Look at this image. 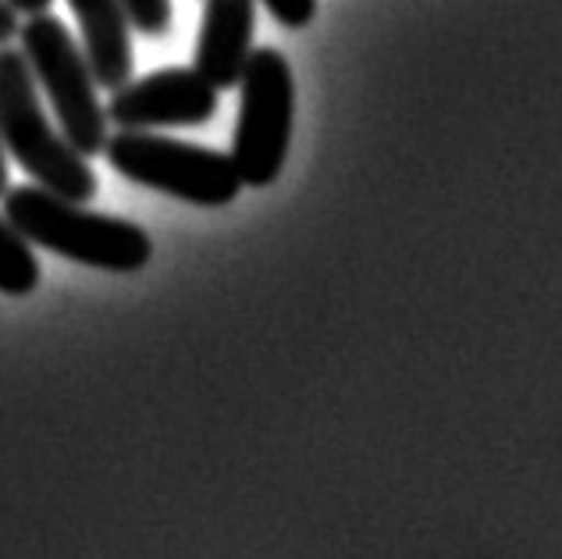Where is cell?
<instances>
[{
	"instance_id": "1",
	"label": "cell",
	"mask_w": 562,
	"mask_h": 559,
	"mask_svg": "<svg viewBox=\"0 0 562 559\" xmlns=\"http://www.w3.org/2000/svg\"><path fill=\"white\" fill-rule=\"evenodd\" d=\"M4 217L29 246L86 264L97 271L132 275L150 264V235L139 225L90 211L86 203L65 200L43 186H19L4 193Z\"/></svg>"
},
{
	"instance_id": "2",
	"label": "cell",
	"mask_w": 562,
	"mask_h": 559,
	"mask_svg": "<svg viewBox=\"0 0 562 559\" xmlns=\"http://www.w3.org/2000/svg\"><path fill=\"white\" fill-rule=\"evenodd\" d=\"M0 143L36 186L76 203H90L97 197L100 179L90 168V157H82L65 139V132L50 125L40 104L33 68L22 47L14 51L11 43L0 47Z\"/></svg>"
},
{
	"instance_id": "3",
	"label": "cell",
	"mask_w": 562,
	"mask_h": 559,
	"mask_svg": "<svg viewBox=\"0 0 562 559\" xmlns=\"http://www.w3.org/2000/svg\"><path fill=\"white\" fill-rule=\"evenodd\" d=\"M22 54L29 68H33L36 86L47 93L50 108L57 114V128L65 132V139L76 146L82 157L103 154V146L111 139V118L108 108L97 100V79L93 68L86 62V51L68 33L61 19H54L50 11L29 14V22L19 29Z\"/></svg>"
},
{
	"instance_id": "4",
	"label": "cell",
	"mask_w": 562,
	"mask_h": 559,
	"mask_svg": "<svg viewBox=\"0 0 562 559\" xmlns=\"http://www.w3.org/2000/svg\"><path fill=\"white\" fill-rule=\"evenodd\" d=\"M103 154L128 182L196 203V208H225L243 193V179L232 165V154L206 150V146L122 128L108 139Z\"/></svg>"
},
{
	"instance_id": "5",
	"label": "cell",
	"mask_w": 562,
	"mask_h": 559,
	"mask_svg": "<svg viewBox=\"0 0 562 559\" xmlns=\"http://www.w3.org/2000/svg\"><path fill=\"white\" fill-rule=\"evenodd\" d=\"M239 122L232 139V165L243 186L263 189L285 168L295 118V82L285 54L263 47L249 54L239 79Z\"/></svg>"
},
{
	"instance_id": "6",
	"label": "cell",
	"mask_w": 562,
	"mask_h": 559,
	"mask_svg": "<svg viewBox=\"0 0 562 559\" xmlns=\"http://www.w3.org/2000/svg\"><path fill=\"white\" fill-rule=\"evenodd\" d=\"M217 111V90L196 68H160L114 90L108 118L117 128H182L206 125Z\"/></svg>"
},
{
	"instance_id": "7",
	"label": "cell",
	"mask_w": 562,
	"mask_h": 559,
	"mask_svg": "<svg viewBox=\"0 0 562 559\" xmlns=\"http://www.w3.org/2000/svg\"><path fill=\"white\" fill-rule=\"evenodd\" d=\"M257 0H203L196 36V68L214 90H232L254 54Z\"/></svg>"
},
{
	"instance_id": "8",
	"label": "cell",
	"mask_w": 562,
	"mask_h": 559,
	"mask_svg": "<svg viewBox=\"0 0 562 559\" xmlns=\"http://www.w3.org/2000/svg\"><path fill=\"white\" fill-rule=\"evenodd\" d=\"M76 11L86 62L93 68V79L103 90H117L132 79V36H128V11L122 0H68Z\"/></svg>"
},
{
	"instance_id": "9",
	"label": "cell",
	"mask_w": 562,
	"mask_h": 559,
	"mask_svg": "<svg viewBox=\"0 0 562 559\" xmlns=\"http://www.w3.org/2000/svg\"><path fill=\"white\" fill-rule=\"evenodd\" d=\"M40 286V260L29 249V239L8 217H0V292L29 297Z\"/></svg>"
},
{
	"instance_id": "10",
	"label": "cell",
	"mask_w": 562,
	"mask_h": 559,
	"mask_svg": "<svg viewBox=\"0 0 562 559\" xmlns=\"http://www.w3.org/2000/svg\"><path fill=\"white\" fill-rule=\"evenodd\" d=\"M122 4L128 11V25L139 29L143 36H165L175 22L171 0H122Z\"/></svg>"
},
{
	"instance_id": "11",
	"label": "cell",
	"mask_w": 562,
	"mask_h": 559,
	"mask_svg": "<svg viewBox=\"0 0 562 559\" xmlns=\"http://www.w3.org/2000/svg\"><path fill=\"white\" fill-rule=\"evenodd\" d=\"M260 4L285 29H303L314 22V14H317V0H260Z\"/></svg>"
},
{
	"instance_id": "12",
	"label": "cell",
	"mask_w": 562,
	"mask_h": 559,
	"mask_svg": "<svg viewBox=\"0 0 562 559\" xmlns=\"http://www.w3.org/2000/svg\"><path fill=\"white\" fill-rule=\"evenodd\" d=\"M19 29H22L19 25V11H14L8 0H0V47L19 36Z\"/></svg>"
},
{
	"instance_id": "13",
	"label": "cell",
	"mask_w": 562,
	"mask_h": 559,
	"mask_svg": "<svg viewBox=\"0 0 562 559\" xmlns=\"http://www.w3.org/2000/svg\"><path fill=\"white\" fill-rule=\"evenodd\" d=\"M8 4H11L14 11H19V14H25V19H29V14H43V11H50L54 0H8Z\"/></svg>"
},
{
	"instance_id": "14",
	"label": "cell",
	"mask_w": 562,
	"mask_h": 559,
	"mask_svg": "<svg viewBox=\"0 0 562 559\" xmlns=\"http://www.w3.org/2000/svg\"><path fill=\"white\" fill-rule=\"evenodd\" d=\"M11 189V179H8V154H4V143H0V197H4Z\"/></svg>"
}]
</instances>
